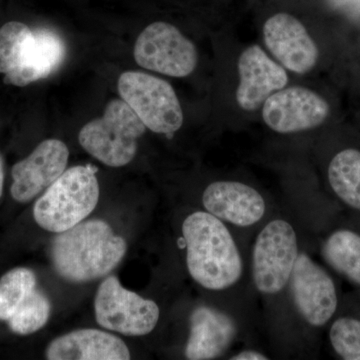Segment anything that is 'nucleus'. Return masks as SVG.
Here are the masks:
<instances>
[{
  "label": "nucleus",
  "mask_w": 360,
  "mask_h": 360,
  "mask_svg": "<svg viewBox=\"0 0 360 360\" xmlns=\"http://www.w3.org/2000/svg\"><path fill=\"white\" fill-rule=\"evenodd\" d=\"M186 265L195 283L208 290L231 288L241 278L243 258L224 222L212 213L195 212L182 224Z\"/></svg>",
  "instance_id": "obj_1"
},
{
  "label": "nucleus",
  "mask_w": 360,
  "mask_h": 360,
  "mask_svg": "<svg viewBox=\"0 0 360 360\" xmlns=\"http://www.w3.org/2000/svg\"><path fill=\"white\" fill-rule=\"evenodd\" d=\"M127 241L104 220L82 221L52 241L51 260L68 281L82 283L108 276L127 253Z\"/></svg>",
  "instance_id": "obj_2"
},
{
  "label": "nucleus",
  "mask_w": 360,
  "mask_h": 360,
  "mask_svg": "<svg viewBox=\"0 0 360 360\" xmlns=\"http://www.w3.org/2000/svg\"><path fill=\"white\" fill-rule=\"evenodd\" d=\"M99 193L98 180L92 168H68L40 196L33 217L41 229L60 233L84 221L96 210Z\"/></svg>",
  "instance_id": "obj_3"
},
{
  "label": "nucleus",
  "mask_w": 360,
  "mask_h": 360,
  "mask_svg": "<svg viewBox=\"0 0 360 360\" xmlns=\"http://www.w3.org/2000/svg\"><path fill=\"white\" fill-rule=\"evenodd\" d=\"M141 118L122 98L106 105L103 115L84 125L78 134L82 148L110 167L129 165L137 153V141L146 134Z\"/></svg>",
  "instance_id": "obj_4"
},
{
  "label": "nucleus",
  "mask_w": 360,
  "mask_h": 360,
  "mask_svg": "<svg viewBox=\"0 0 360 360\" xmlns=\"http://www.w3.org/2000/svg\"><path fill=\"white\" fill-rule=\"evenodd\" d=\"M122 101L155 134L172 135L184 123V112L174 87L165 80L141 71H127L120 77Z\"/></svg>",
  "instance_id": "obj_5"
},
{
  "label": "nucleus",
  "mask_w": 360,
  "mask_h": 360,
  "mask_svg": "<svg viewBox=\"0 0 360 360\" xmlns=\"http://www.w3.org/2000/svg\"><path fill=\"white\" fill-rule=\"evenodd\" d=\"M298 255L297 236L290 222L274 219L265 225L253 246L252 276L257 290L265 295L283 290Z\"/></svg>",
  "instance_id": "obj_6"
},
{
  "label": "nucleus",
  "mask_w": 360,
  "mask_h": 360,
  "mask_svg": "<svg viewBox=\"0 0 360 360\" xmlns=\"http://www.w3.org/2000/svg\"><path fill=\"white\" fill-rule=\"evenodd\" d=\"M94 312L99 326L130 336L153 333L160 315L156 302L123 288L115 276L108 277L99 285Z\"/></svg>",
  "instance_id": "obj_7"
},
{
  "label": "nucleus",
  "mask_w": 360,
  "mask_h": 360,
  "mask_svg": "<svg viewBox=\"0 0 360 360\" xmlns=\"http://www.w3.org/2000/svg\"><path fill=\"white\" fill-rule=\"evenodd\" d=\"M137 65L172 77H186L193 72L198 63L195 45L170 23H151L134 45Z\"/></svg>",
  "instance_id": "obj_8"
},
{
  "label": "nucleus",
  "mask_w": 360,
  "mask_h": 360,
  "mask_svg": "<svg viewBox=\"0 0 360 360\" xmlns=\"http://www.w3.org/2000/svg\"><path fill=\"white\" fill-rule=\"evenodd\" d=\"M290 291L298 314L314 328H321L338 307L335 281L309 255L300 252L291 274Z\"/></svg>",
  "instance_id": "obj_9"
},
{
  "label": "nucleus",
  "mask_w": 360,
  "mask_h": 360,
  "mask_svg": "<svg viewBox=\"0 0 360 360\" xmlns=\"http://www.w3.org/2000/svg\"><path fill=\"white\" fill-rule=\"evenodd\" d=\"M329 111L328 103L316 92L302 86L284 87L262 104V120L277 134H296L319 127Z\"/></svg>",
  "instance_id": "obj_10"
},
{
  "label": "nucleus",
  "mask_w": 360,
  "mask_h": 360,
  "mask_svg": "<svg viewBox=\"0 0 360 360\" xmlns=\"http://www.w3.org/2000/svg\"><path fill=\"white\" fill-rule=\"evenodd\" d=\"M70 150L59 139H46L25 160L14 165L11 193L18 202H27L46 191L66 170Z\"/></svg>",
  "instance_id": "obj_11"
},
{
  "label": "nucleus",
  "mask_w": 360,
  "mask_h": 360,
  "mask_svg": "<svg viewBox=\"0 0 360 360\" xmlns=\"http://www.w3.org/2000/svg\"><path fill=\"white\" fill-rule=\"evenodd\" d=\"M264 39L284 68L297 75L309 72L319 60V52L305 26L288 13H277L264 23Z\"/></svg>",
  "instance_id": "obj_12"
},
{
  "label": "nucleus",
  "mask_w": 360,
  "mask_h": 360,
  "mask_svg": "<svg viewBox=\"0 0 360 360\" xmlns=\"http://www.w3.org/2000/svg\"><path fill=\"white\" fill-rule=\"evenodd\" d=\"M239 84L236 101L245 111H255L274 92L284 89L288 77L281 65L257 44L246 49L238 58Z\"/></svg>",
  "instance_id": "obj_13"
},
{
  "label": "nucleus",
  "mask_w": 360,
  "mask_h": 360,
  "mask_svg": "<svg viewBox=\"0 0 360 360\" xmlns=\"http://www.w3.org/2000/svg\"><path fill=\"white\" fill-rule=\"evenodd\" d=\"M202 205L217 219L239 227L252 226L266 212L264 198L257 189L229 180L212 182L206 187Z\"/></svg>",
  "instance_id": "obj_14"
},
{
  "label": "nucleus",
  "mask_w": 360,
  "mask_h": 360,
  "mask_svg": "<svg viewBox=\"0 0 360 360\" xmlns=\"http://www.w3.org/2000/svg\"><path fill=\"white\" fill-rule=\"evenodd\" d=\"M65 52V41L58 33L47 28L32 30L23 46L18 68L4 75V82L23 87L49 77L63 63Z\"/></svg>",
  "instance_id": "obj_15"
},
{
  "label": "nucleus",
  "mask_w": 360,
  "mask_h": 360,
  "mask_svg": "<svg viewBox=\"0 0 360 360\" xmlns=\"http://www.w3.org/2000/svg\"><path fill=\"white\" fill-rule=\"evenodd\" d=\"M236 324L229 315L210 307H200L191 316L186 357L210 360L221 356L236 338Z\"/></svg>",
  "instance_id": "obj_16"
},
{
  "label": "nucleus",
  "mask_w": 360,
  "mask_h": 360,
  "mask_svg": "<svg viewBox=\"0 0 360 360\" xmlns=\"http://www.w3.org/2000/svg\"><path fill=\"white\" fill-rule=\"evenodd\" d=\"M49 360H129L127 345L117 336L98 329H78L52 340Z\"/></svg>",
  "instance_id": "obj_17"
},
{
  "label": "nucleus",
  "mask_w": 360,
  "mask_h": 360,
  "mask_svg": "<svg viewBox=\"0 0 360 360\" xmlns=\"http://www.w3.org/2000/svg\"><path fill=\"white\" fill-rule=\"evenodd\" d=\"M328 181L335 195L345 205L360 212V150L347 148L331 160Z\"/></svg>",
  "instance_id": "obj_18"
},
{
  "label": "nucleus",
  "mask_w": 360,
  "mask_h": 360,
  "mask_svg": "<svg viewBox=\"0 0 360 360\" xmlns=\"http://www.w3.org/2000/svg\"><path fill=\"white\" fill-rule=\"evenodd\" d=\"M322 255L333 269L360 286V234L338 229L322 245Z\"/></svg>",
  "instance_id": "obj_19"
},
{
  "label": "nucleus",
  "mask_w": 360,
  "mask_h": 360,
  "mask_svg": "<svg viewBox=\"0 0 360 360\" xmlns=\"http://www.w3.org/2000/svg\"><path fill=\"white\" fill-rule=\"evenodd\" d=\"M35 288L37 276L32 270L18 267L4 274L0 279V321H8Z\"/></svg>",
  "instance_id": "obj_20"
},
{
  "label": "nucleus",
  "mask_w": 360,
  "mask_h": 360,
  "mask_svg": "<svg viewBox=\"0 0 360 360\" xmlns=\"http://www.w3.org/2000/svg\"><path fill=\"white\" fill-rule=\"evenodd\" d=\"M51 310L49 298L35 288L7 321L9 328L20 335L37 333L49 321Z\"/></svg>",
  "instance_id": "obj_21"
},
{
  "label": "nucleus",
  "mask_w": 360,
  "mask_h": 360,
  "mask_svg": "<svg viewBox=\"0 0 360 360\" xmlns=\"http://www.w3.org/2000/svg\"><path fill=\"white\" fill-rule=\"evenodd\" d=\"M32 33V30L18 21H11L0 28V73L6 75L18 68L23 46Z\"/></svg>",
  "instance_id": "obj_22"
},
{
  "label": "nucleus",
  "mask_w": 360,
  "mask_h": 360,
  "mask_svg": "<svg viewBox=\"0 0 360 360\" xmlns=\"http://www.w3.org/2000/svg\"><path fill=\"white\" fill-rule=\"evenodd\" d=\"M335 354L345 360H360V319L340 317L329 330Z\"/></svg>",
  "instance_id": "obj_23"
},
{
  "label": "nucleus",
  "mask_w": 360,
  "mask_h": 360,
  "mask_svg": "<svg viewBox=\"0 0 360 360\" xmlns=\"http://www.w3.org/2000/svg\"><path fill=\"white\" fill-rule=\"evenodd\" d=\"M232 360H266L269 357L265 356L264 354L255 352V350H245L231 357Z\"/></svg>",
  "instance_id": "obj_24"
},
{
  "label": "nucleus",
  "mask_w": 360,
  "mask_h": 360,
  "mask_svg": "<svg viewBox=\"0 0 360 360\" xmlns=\"http://www.w3.org/2000/svg\"><path fill=\"white\" fill-rule=\"evenodd\" d=\"M4 161H2L1 156H0V198H1L2 191H4Z\"/></svg>",
  "instance_id": "obj_25"
}]
</instances>
